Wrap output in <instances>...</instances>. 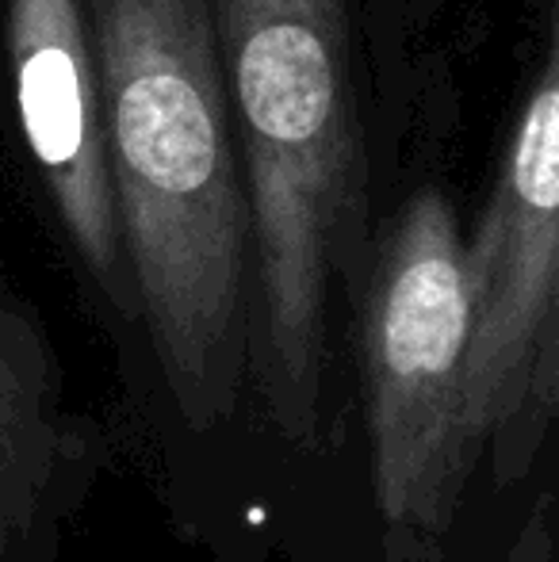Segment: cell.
I'll return each instance as SVG.
<instances>
[{
  "instance_id": "cell-1",
  "label": "cell",
  "mask_w": 559,
  "mask_h": 562,
  "mask_svg": "<svg viewBox=\"0 0 559 562\" xmlns=\"http://www.w3.org/2000/svg\"><path fill=\"white\" fill-rule=\"evenodd\" d=\"M108 154L138 318L180 422L254 375V215L211 0H92Z\"/></svg>"
},
{
  "instance_id": "cell-2",
  "label": "cell",
  "mask_w": 559,
  "mask_h": 562,
  "mask_svg": "<svg viewBox=\"0 0 559 562\" xmlns=\"http://www.w3.org/2000/svg\"><path fill=\"white\" fill-rule=\"evenodd\" d=\"M254 215V383L291 445L322 417L326 311L353 280L365 161L345 0H211Z\"/></svg>"
},
{
  "instance_id": "cell-3",
  "label": "cell",
  "mask_w": 559,
  "mask_h": 562,
  "mask_svg": "<svg viewBox=\"0 0 559 562\" xmlns=\"http://www.w3.org/2000/svg\"><path fill=\"white\" fill-rule=\"evenodd\" d=\"M471 352L468 241L445 192L403 203L357 311L372 497L391 562H437L476 456L463 432Z\"/></svg>"
},
{
  "instance_id": "cell-4",
  "label": "cell",
  "mask_w": 559,
  "mask_h": 562,
  "mask_svg": "<svg viewBox=\"0 0 559 562\" xmlns=\"http://www.w3.org/2000/svg\"><path fill=\"white\" fill-rule=\"evenodd\" d=\"M471 352L463 432L471 456L510 448L559 360V0L537 89L468 237Z\"/></svg>"
},
{
  "instance_id": "cell-5",
  "label": "cell",
  "mask_w": 559,
  "mask_h": 562,
  "mask_svg": "<svg viewBox=\"0 0 559 562\" xmlns=\"http://www.w3.org/2000/svg\"><path fill=\"white\" fill-rule=\"evenodd\" d=\"M15 108L46 192L85 272L123 318H138L108 154L104 97L81 0H8Z\"/></svg>"
},
{
  "instance_id": "cell-6",
  "label": "cell",
  "mask_w": 559,
  "mask_h": 562,
  "mask_svg": "<svg viewBox=\"0 0 559 562\" xmlns=\"http://www.w3.org/2000/svg\"><path fill=\"white\" fill-rule=\"evenodd\" d=\"M100 456L104 440L69 409L43 326L0 288V562H62Z\"/></svg>"
},
{
  "instance_id": "cell-7",
  "label": "cell",
  "mask_w": 559,
  "mask_h": 562,
  "mask_svg": "<svg viewBox=\"0 0 559 562\" xmlns=\"http://www.w3.org/2000/svg\"><path fill=\"white\" fill-rule=\"evenodd\" d=\"M556 417H559V360H556L552 375H548V383L540 386V394H537V402H533V409L525 414L522 429H517L514 440H510V448L502 451L499 459H494V479H499V482L522 479V471L529 467V459L537 456L540 437H545L548 425H552Z\"/></svg>"
},
{
  "instance_id": "cell-8",
  "label": "cell",
  "mask_w": 559,
  "mask_h": 562,
  "mask_svg": "<svg viewBox=\"0 0 559 562\" xmlns=\"http://www.w3.org/2000/svg\"><path fill=\"white\" fill-rule=\"evenodd\" d=\"M506 562H552V532H548L545 513H537V517L525 525L522 540L514 543Z\"/></svg>"
}]
</instances>
